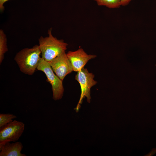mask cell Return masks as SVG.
<instances>
[{
  "label": "cell",
  "mask_w": 156,
  "mask_h": 156,
  "mask_svg": "<svg viewBox=\"0 0 156 156\" xmlns=\"http://www.w3.org/2000/svg\"><path fill=\"white\" fill-rule=\"evenodd\" d=\"M25 124L14 120L0 127V148L6 143L18 141L25 129Z\"/></svg>",
  "instance_id": "5b68a950"
},
{
  "label": "cell",
  "mask_w": 156,
  "mask_h": 156,
  "mask_svg": "<svg viewBox=\"0 0 156 156\" xmlns=\"http://www.w3.org/2000/svg\"><path fill=\"white\" fill-rule=\"evenodd\" d=\"M23 148L22 144L19 141L7 143L0 148V156H26L21 153Z\"/></svg>",
  "instance_id": "ba28073f"
},
{
  "label": "cell",
  "mask_w": 156,
  "mask_h": 156,
  "mask_svg": "<svg viewBox=\"0 0 156 156\" xmlns=\"http://www.w3.org/2000/svg\"><path fill=\"white\" fill-rule=\"evenodd\" d=\"M99 6H104L109 8H119L120 6L121 0H93Z\"/></svg>",
  "instance_id": "30bf717a"
},
{
  "label": "cell",
  "mask_w": 156,
  "mask_h": 156,
  "mask_svg": "<svg viewBox=\"0 0 156 156\" xmlns=\"http://www.w3.org/2000/svg\"><path fill=\"white\" fill-rule=\"evenodd\" d=\"M37 69L45 74L47 81L51 85L53 99L55 101L61 99L64 91L63 81L54 73L49 63L41 57Z\"/></svg>",
  "instance_id": "3957f363"
},
{
  "label": "cell",
  "mask_w": 156,
  "mask_h": 156,
  "mask_svg": "<svg viewBox=\"0 0 156 156\" xmlns=\"http://www.w3.org/2000/svg\"><path fill=\"white\" fill-rule=\"evenodd\" d=\"M55 74L62 80L73 71L71 64L65 52L48 62Z\"/></svg>",
  "instance_id": "8992f818"
},
{
  "label": "cell",
  "mask_w": 156,
  "mask_h": 156,
  "mask_svg": "<svg viewBox=\"0 0 156 156\" xmlns=\"http://www.w3.org/2000/svg\"><path fill=\"white\" fill-rule=\"evenodd\" d=\"M132 0H121V6H125L127 5Z\"/></svg>",
  "instance_id": "4fadbf2b"
},
{
  "label": "cell",
  "mask_w": 156,
  "mask_h": 156,
  "mask_svg": "<svg viewBox=\"0 0 156 156\" xmlns=\"http://www.w3.org/2000/svg\"><path fill=\"white\" fill-rule=\"evenodd\" d=\"M41 54L39 45H36L32 48H26L20 51L16 55L14 60L22 73L32 75L37 69Z\"/></svg>",
  "instance_id": "6da1fadb"
},
{
  "label": "cell",
  "mask_w": 156,
  "mask_h": 156,
  "mask_svg": "<svg viewBox=\"0 0 156 156\" xmlns=\"http://www.w3.org/2000/svg\"><path fill=\"white\" fill-rule=\"evenodd\" d=\"M94 77L92 73H89L87 68H84L77 72L75 75V79L79 83L81 91L79 101L75 108L76 112L79 111L83 98L86 97L87 102H90V89L97 83L94 79Z\"/></svg>",
  "instance_id": "277c9868"
},
{
  "label": "cell",
  "mask_w": 156,
  "mask_h": 156,
  "mask_svg": "<svg viewBox=\"0 0 156 156\" xmlns=\"http://www.w3.org/2000/svg\"><path fill=\"white\" fill-rule=\"evenodd\" d=\"M8 50L7 46V39L3 31L0 30V64L4 58V54Z\"/></svg>",
  "instance_id": "9c48e42d"
},
{
  "label": "cell",
  "mask_w": 156,
  "mask_h": 156,
  "mask_svg": "<svg viewBox=\"0 0 156 156\" xmlns=\"http://www.w3.org/2000/svg\"><path fill=\"white\" fill-rule=\"evenodd\" d=\"M16 116L12 114H0V127L13 121Z\"/></svg>",
  "instance_id": "8fae6325"
},
{
  "label": "cell",
  "mask_w": 156,
  "mask_h": 156,
  "mask_svg": "<svg viewBox=\"0 0 156 156\" xmlns=\"http://www.w3.org/2000/svg\"><path fill=\"white\" fill-rule=\"evenodd\" d=\"M72 66L73 71L78 72L84 68L90 60L95 58V55H88L81 48L75 51H69L66 53Z\"/></svg>",
  "instance_id": "52a82bcc"
},
{
  "label": "cell",
  "mask_w": 156,
  "mask_h": 156,
  "mask_svg": "<svg viewBox=\"0 0 156 156\" xmlns=\"http://www.w3.org/2000/svg\"><path fill=\"white\" fill-rule=\"evenodd\" d=\"M52 30V28L48 29V36H41L38 39L41 57L47 62L65 52L68 45L63 40L58 39L53 36Z\"/></svg>",
  "instance_id": "7a4b0ae2"
},
{
  "label": "cell",
  "mask_w": 156,
  "mask_h": 156,
  "mask_svg": "<svg viewBox=\"0 0 156 156\" xmlns=\"http://www.w3.org/2000/svg\"><path fill=\"white\" fill-rule=\"evenodd\" d=\"M9 0H0V10L2 12L4 10L5 8L3 5L4 3Z\"/></svg>",
  "instance_id": "7c38bea8"
},
{
  "label": "cell",
  "mask_w": 156,
  "mask_h": 156,
  "mask_svg": "<svg viewBox=\"0 0 156 156\" xmlns=\"http://www.w3.org/2000/svg\"><path fill=\"white\" fill-rule=\"evenodd\" d=\"M155 66H156V64Z\"/></svg>",
  "instance_id": "9a60e30c"
},
{
  "label": "cell",
  "mask_w": 156,
  "mask_h": 156,
  "mask_svg": "<svg viewBox=\"0 0 156 156\" xmlns=\"http://www.w3.org/2000/svg\"><path fill=\"white\" fill-rule=\"evenodd\" d=\"M156 153V148H153L151 151L148 154L144 155L145 156H152Z\"/></svg>",
  "instance_id": "5bb4252c"
}]
</instances>
